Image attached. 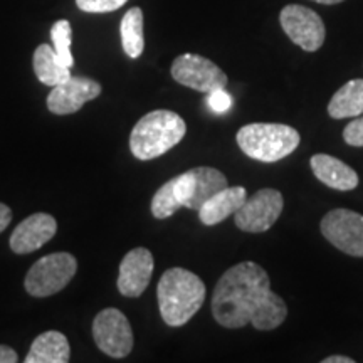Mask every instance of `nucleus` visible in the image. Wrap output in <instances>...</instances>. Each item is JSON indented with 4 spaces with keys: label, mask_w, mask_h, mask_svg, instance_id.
Wrapping results in <instances>:
<instances>
[{
    "label": "nucleus",
    "mask_w": 363,
    "mask_h": 363,
    "mask_svg": "<svg viewBox=\"0 0 363 363\" xmlns=\"http://www.w3.org/2000/svg\"><path fill=\"white\" fill-rule=\"evenodd\" d=\"M271 289L269 274L252 261L239 262L217 281L212 296V315L224 328H244L262 296Z\"/></svg>",
    "instance_id": "nucleus-1"
},
{
    "label": "nucleus",
    "mask_w": 363,
    "mask_h": 363,
    "mask_svg": "<svg viewBox=\"0 0 363 363\" xmlns=\"http://www.w3.org/2000/svg\"><path fill=\"white\" fill-rule=\"evenodd\" d=\"M206 284L184 267H172L158 281V310L169 326H184L201 310L206 301Z\"/></svg>",
    "instance_id": "nucleus-2"
},
{
    "label": "nucleus",
    "mask_w": 363,
    "mask_h": 363,
    "mask_svg": "<svg viewBox=\"0 0 363 363\" xmlns=\"http://www.w3.org/2000/svg\"><path fill=\"white\" fill-rule=\"evenodd\" d=\"M185 133L187 123L175 111H150L131 130L130 150L138 160H153L179 145Z\"/></svg>",
    "instance_id": "nucleus-3"
},
{
    "label": "nucleus",
    "mask_w": 363,
    "mask_h": 363,
    "mask_svg": "<svg viewBox=\"0 0 363 363\" xmlns=\"http://www.w3.org/2000/svg\"><path fill=\"white\" fill-rule=\"evenodd\" d=\"M239 148L249 158L264 163L279 162L299 147L301 136L293 126L281 123H251L238 131Z\"/></svg>",
    "instance_id": "nucleus-4"
},
{
    "label": "nucleus",
    "mask_w": 363,
    "mask_h": 363,
    "mask_svg": "<svg viewBox=\"0 0 363 363\" xmlns=\"http://www.w3.org/2000/svg\"><path fill=\"white\" fill-rule=\"evenodd\" d=\"M78 271V261L69 252H52L30 266L24 279L26 291L34 298L52 296L66 288Z\"/></svg>",
    "instance_id": "nucleus-5"
},
{
    "label": "nucleus",
    "mask_w": 363,
    "mask_h": 363,
    "mask_svg": "<svg viewBox=\"0 0 363 363\" xmlns=\"http://www.w3.org/2000/svg\"><path fill=\"white\" fill-rule=\"evenodd\" d=\"M179 207L199 211L212 195L225 189L227 177L212 167H195L170 179Z\"/></svg>",
    "instance_id": "nucleus-6"
},
{
    "label": "nucleus",
    "mask_w": 363,
    "mask_h": 363,
    "mask_svg": "<svg viewBox=\"0 0 363 363\" xmlns=\"http://www.w3.org/2000/svg\"><path fill=\"white\" fill-rule=\"evenodd\" d=\"M283 207L284 199L279 190L261 189L235 211L234 222L244 233H266L279 219Z\"/></svg>",
    "instance_id": "nucleus-7"
},
{
    "label": "nucleus",
    "mask_w": 363,
    "mask_h": 363,
    "mask_svg": "<svg viewBox=\"0 0 363 363\" xmlns=\"http://www.w3.org/2000/svg\"><path fill=\"white\" fill-rule=\"evenodd\" d=\"M93 338L104 355L125 358L133 350V330L123 313L116 308L99 311L93 321Z\"/></svg>",
    "instance_id": "nucleus-8"
},
{
    "label": "nucleus",
    "mask_w": 363,
    "mask_h": 363,
    "mask_svg": "<svg viewBox=\"0 0 363 363\" xmlns=\"http://www.w3.org/2000/svg\"><path fill=\"white\" fill-rule=\"evenodd\" d=\"M331 246L353 257H363V216L350 208H333L320 222Z\"/></svg>",
    "instance_id": "nucleus-9"
},
{
    "label": "nucleus",
    "mask_w": 363,
    "mask_h": 363,
    "mask_svg": "<svg viewBox=\"0 0 363 363\" xmlns=\"http://www.w3.org/2000/svg\"><path fill=\"white\" fill-rule=\"evenodd\" d=\"M172 78L182 86L190 89L211 93V91L225 88L227 74L211 59L199 54H180L172 62Z\"/></svg>",
    "instance_id": "nucleus-10"
},
{
    "label": "nucleus",
    "mask_w": 363,
    "mask_h": 363,
    "mask_svg": "<svg viewBox=\"0 0 363 363\" xmlns=\"http://www.w3.org/2000/svg\"><path fill=\"white\" fill-rule=\"evenodd\" d=\"M279 22L286 35L303 51L315 52L325 43L326 29L323 19L310 7L298 4L286 6L279 13Z\"/></svg>",
    "instance_id": "nucleus-11"
},
{
    "label": "nucleus",
    "mask_w": 363,
    "mask_h": 363,
    "mask_svg": "<svg viewBox=\"0 0 363 363\" xmlns=\"http://www.w3.org/2000/svg\"><path fill=\"white\" fill-rule=\"evenodd\" d=\"M101 89L98 81L71 74L65 83L52 86L51 93L48 94V110L59 116L72 115L88 101L96 99L101 94Z\"/></svg>",
    "instance_id": "nucleus-12"
},
{
    "label": "nucleus",
    "mask_w": 363,
    "mask_h": 363,
    "mask_svg": "<svg viewBox=\"0 0 363 363\" xmlns=\"http://www.w3.org/2000/svg\"><path fill=\"white\" fill-rule=\"evenodd\" d=\"M153 254L147 247H135L126 252L120 264V274H118L116 286L120 293L126 298H138L148 288L152 281Z\"/></svg>",
    "instance_id": "nucleus-13"
},
{
    "label": "nucleus",
    "mask_w": 363,
    "mask_h": 363,
    "mask_svg": "<svg viewBox=\"0 0 363 363\" xmlns=\"http://www.w3.org/2000/svg\"><path fill=\"white\" fill-rule=\"evenodd\" d=\"M57 233V222L51 214L38 212L29 216L12 230L11 244L12 252L30 254L48 244Z\"/></svg>",
    "instance_id": "nucleus-14"
},
{
    "label": "nucleus",
    "mask_w": 363,
    "mask_h": 363,
    "mask_svg": "<svg viewBox=\"0 0 363 363\" xmlns=\"http://www.w3.org/2000/svg\"><path fill=\"white\" fill-rule=\"evenodd\" d=\"M310 165L316 179L323 182L326 187L340 190V192H350L357 189L358 174L338 158L326 155V153H316L311 157Z\"/></svg>",
    "instance_id": "nucleus-15"
},
{
    "label": "nucleus",
    "mask_w": 363,
    "mask_h": 363,
    "mask_svg": "<svg viewBox=\"0 0 363 363\" xmlns=\"http://www.w3.org/2000/svg\"><path fill=\"white\" fill-rule=\"evenodd\" d=\"M247 190L240 185L219 190L212 195L208 201L203 202V206L199 208V219L203 225H217L224 222L229 216H234L235 211L246 202Z\"/></svg>",
    "instance_id": "nucleus-16"
},
{
    "label": "nucleus",
    "mask_w": 363,
    "mask_h": 363,
    "mask_svg": "<svg viewBox=\"0 0 363 363\" xmlns=\"http://www.w3.org/2000/svg\"><path fill=\"white\" fill-rule=\"evenodd\" d=\"M71 358V348L66 335L61 331L49 330L40 333L30 345L26 363H67Z\"/></svg>",
    "instance_id": "nucleus-17"
},
{
    "label": "nucleus",
    "mask_w": 363,
    "mask_h": 363,
    "mask_svg": "<svg viewBox=\"0 0 363 363\" xmlns=\"http://www.w3.org/2000/svg\"><path fill=\"white\" fill-rule=\"evenodd\" d=\"M34 72L45 86H57L71 78V67H67L54 51L52 45L40 44L35 48L33 57Z\"/></svg>",
    "instance_id": "nucleus-18"
},
{
    "label": "nucleus",
    "mask_w": 363,
    "mask_h": 363,
    "mask_svg": "<svg viewBox=\"0 0 363 363\" xmlns=\"http://www.w3.org/2000/svg\"><path fill=\"white\" fill-rule=\"evenodd\" d=\"M328 115L335 120L363 115V79L345 83L328 103Z\"/></svg>",
    "instance_id": "nucleus-19"
},
{
    "label": "nucleus",
    "mask_w": 363,
    "mask_h": 363,
    "mask_svg": "<svg viewBox=\"0 0 363 363\" xmlns=\"http://www.w3.org/2000/svg\"><path fill=\"white\" fill-rule=\"evenodd\" d=\"M286 316H288V306H286L284 299L269 289V291L262 296L256 311H254V315L251 318V325L256 330L271 331L283 325Z\"/></svg>",
    "instance_id": "nucleus-20"
},
{
    "label": "nucleus",
    "mask_w": 363,
    "mask_h": 363,
    "mask_svg": "<svg viewBox=\"0 0 363 363\" xmlns=\"http://www.w3.org/2000/svg\"><path fill=\"white\" fill-rule=\"evenodd\" d=\"M120 35L123 51L128 57L138 59L145 49L143 35V11L140 7L130 9L120 24Z\"/></svg>",
    "instance_id": "nucleus-21"
},
{
    "label": "nucleus",
    "mask_w": 363,
    "mask_h": 363,
    "mask_svg": "<svg viewBox=\"0 0 363 363\" xmlns=\"http://www.w3.org/2000/svg\"><path fill=\"white\" fill-rule=\"evenodd\" d=\"M51 39H52V48L61 61L65 62L67 67L74 66V57L71 52V44H72V29L69 21L61 19L51 27Z\"/></svg>",
    "instance_id": "nucleus-22"
},
{
    "label": "nucleus",
    "mask_w": 363,
    "mask_h": 363,
    "mask_svg": "<svg viewBox=\"0 0 363 363\" xmlns=\"http://www.w3.org/2000/svg\"><path fill=\"white\" fill-rule=\"evenodd\" d=\"M128 0H76V6L79 11L89 12V13H104L118 11L123 7Z\"/></svg>",
    "instance_id": "nucleus-23"
},
{
    "label": "nucleus",
    "mask_w": 363,
    "mask_h": 363,
    "mask_svg": "<svg viewBox=\"0 0 363 363\" xmlns=\"http://www.w3.org/2000/svg\"><path fill=\"white\" fill-rule=\"evenodd\" d=\"M207 104L214 113H225L233 106V96L224 88L207 93Z\"/></svg>",
    "instance_id": "nucleus-24"
},
{
    "label": "nucleus",
    "mask_w": 363,
    "mask_h": 363,
    "mask_svg": "<svg viewBox=\"0 0 363 363\" xmlns=\"http://www.w3.org/2000/svg\"><path fill=\"white\" fill-rule=\"evenodd\" d=\"M343 140L350 147H363V116L355 118L345 126Z\"/></svg>",
    "instance_id": "nucleus-25"
},
{
    "label": "nucleus",
    "mask_w": 363,
    "mask_h": 363,
    "mask_svg": "<svg viewBox=\"0 0 363 363\" xmlns=\"http://www.w3.org/2000/svg\"><path fill=\"white\" fill-rule=\"evenodd\" d=\"M17 362H19L17 352L13 350L12 347H7V345H0V363H17Z\"/></svg>",
    "instance_id": "nucleus-26"
},
{
    "label": "nucleus",
    "mask_w": 363,
    "mask_h": 363,
    "mask_svg": "<svg viewBox=\"0 0 363 363\" xmlns=\"http://www.w3.org/2000/svg\"><path fill=\"white\" fill-rule=\"evenodd\" d=\"M12 222V208L0 202V233L7 229Z\"/></svg>",
    "instance_id": "nucleus-27"
},
{
    "label": "nucleus",
    "mask_w": 363,
    "mask_h": 363,
    "mask_svg": "<svg viewBox=\"0 0 363 363\" xmlns=\"http://www.w3.org/2000/svg\"><path fill=\"white\" fill-rule=\"evenodd\" d=\"M323 363H355V360L350 357H343V355H331L328 358H325Z\"/></svg>",
    "instance_id": "nucleus-28"
},
{
    "label": "nucleus",
    "mask_w": 363,
    "mask_h": 363,
    "mask_svg": "<svg viewBox=\"0 0 363 363\" xmlns=\"http://www.w3.org/2000/svg\"><path fill=\"white\" fill-rule=\"evenodd\" d=\"M313 2L323 4V6H337V4H342L343 0H313Z\"/></svg>",
    "instance_id": "nucleus-29"
}]
</instances>
